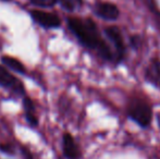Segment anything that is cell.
Listing matches in <instances>:
<instances>
[{
    "instance_id": "1",
    "label": "cell",
    "mask_w": 160,
    "mask_h": 159,
    "mask_svg": "<svg viewBox=\"0 0 160 159\" xmlns=\"http://www.w3.org/2000/svg\"><path fill=\"white\" fill-rule=\"evenodd\" d=\"M68 25L81 44L87 48L96 50L102 59L117 63L116 55L112 47H110L107 42L101 38L96 24L91 19L70 17L68 20Z\"/></svg>"
},
{
    "instance_id": "2",
    "label": "cell",
    "mask_w": 160,
    "mask_h": 159,
    "mask_svg": "<svg viewBox=\"0 0 160 159\" xmlns=\"http://www.w3.org/2000/svg\"><path fill=\"white\" fill-rule=\"evenodd\" d=\"M128 116L142 127H147L152 122V111L149 105L145 102L133 99L128 107Z\"/></svg>"
},
{
    "instance_id": "3",
    "label": "cell",
    "mask_w": 160,
    "mask_h": 159,
    "mask_svg": "<svg viewBox=\"0 0 160 159\" xmlns=\"http://www.w3.org/2000/svg\"><path fill=\"white\" fill-rule=\"evenodd\" d=\"M105 34L108 37L109 42L112 44V47H113L112 49L114 51L117 63H118V62H120L123 59L125 52L124 42H123L120 30L118 27H114V26H110V27H107L105 30Z\"/></svg>"
},
{
    "instance_id": "4",
    "label": "cell",
    "mask_w": 160,
    "mask_h": 159,
    "mask_svg": "<svg viewBox=\"0 0 160 159\" xmlns=\"http://www.w3.org/2000/svg\"><path fill=\"white\" fill-rule=\"evenodd\" d=\"M0 85L6 87V88H9L18 95H23L24 94V86L21 81L14 77L10 72H8L2 67H0Z\"/></svg>"
},
{
    "instance_id": "5",
    "label": "cell",
    "mask_w": 160,
    "mask_h": 159,
    "mask_svg": "<svg viewBox=\"0 0 160 159\" xmlns=\"http://www.w3.org/2000/svg\"><path fill=\"white\" fill-rule=\"evenodd\" d=\"M33 20L36 23L40 24L42 26L47 28H56L60 26V19L53 13L45 12V11H39V10H34L31 12Z\"/></svg>"
},
{
    "instance_id": "6",
    "label": "cell",
    "mask_w": 160,
    "mask_h": 159,
    "mask_svg": "<svg viewBox=\"0 0 160 159\" xmlns=\"http://www.w3.org/2000/svg\"><path fill=\"white\" fill-rule=\"evenodd\" d=\"M95 12L98 17H100L103 20L108 21H113L117 20L120 14L118 7L110 2H99L95 7Z\"/></svg>"
},
{
    "instance_id": "7",
    "label": "cell",
    "mask_w": 160,
    "mask_h": 159,
    "mask_svg": "<svg viewBox=\"0 0 160 159\" xmlns=\"http://www.w3.org/2000/svg\"><path fill=\"white\" fill-rule=\"evenodd\" d=\"M63 153L68 159H78L81 156L78 146L70 133H64L63 135Z\"/></svg>"
},
{
    "instance_id": "8",
    "label": "cell",
    "mask_w": 160,
    "mask_h": 159,
    "mask_svg": "<svg viewBox=\"0 0 160 159\" xmlns=\"http://www.w3.org/2000/svg\"><path fill=\"white\" fill-rule=\"evenodd\" d=\"M146 77L155 84H160V60H152L146 70Z\"/></svg>"
},
{
    "instance_id": "9",
    "label": "cell",
    "mask_w": 160,
    "mask_h": 159,
    "mask_svg": "<svg viewBox=\"0 0 160 159\" xmlns=\"http://www.w3.org/2000/svg\"><path fill=\"white\" fill-rule=\"evenodd\" d=\"M23 106H24V111H25V117H26L28 122L30 123L31 125H34V127L37 125L38 120H37V117L35 116V108H34L33 102L28 97L24 98Z\"/></svg>"
},
{
    "instance_id": "10",
    "label": "cell",
    "mask_w": 160,
    "mask_h": 159,
    "mask_svg": "<svg viewBox=\"0 0 160 159\" xmlns=\"http://www.w3.org/2000/svg\"><path fill=\"white\" fill-rule=\"evenodd\" d=\"M1 61L3 64H6L8 68L12 69L14 70L15 72H19V73H25V67L21 63L18 59L12 57H9V56H4V57L1 58Z\"/></svg>"
},
{
    "instance_id": "11",
    "label": "cell",
    "mask_w": 160,
    "mask_h": 159,
    "mask_svg": "<svg viewBox=\"0 0 160 159\" xmlns=\"http://www.w3.org/2000/svg\"><path fill=\"white\" fill-rule=\"evenodd\" d=\"M59 2L62 8L68 11L78 10L83 4V0H59Z\"/></svg>"
},
{
    "instance_id": "12",
    "label": "cell",
    "mask_w": 160,
    "mask_h": 159,
    "mask_svg": "<svg viewBox=\"0 0 160 159\" xmlns=\"http://www.w3.org/2000/svg\"><path fill=\"white\" fill-rule=\"evenodd\" d=\"M33 4L37 7H52L57 3V0H30Z\"/></svg>"
},
{
    "instance_id": "13",
    "label": "cell",
    "mask_w": 160,
    "mask_h": 159,
    "mask_svg": "<svg viewBox=\"0 0 160 159\" xmlns=\"http://www.w3.org/2000/svg\"><path fill=\"white\" fill-rule=\"evenodd\" d=\"M0 151L2 153H7V154H12V147L10 144H1L0 145Z\"/></svg>"
},
{
    "instance_id": "14",
    "label": "cell",
    "mask_w": 160,
    "mask_h": 159,
    "mask_svg": "<svg viewBox=\"0 0 160 159\" xmlns=\"http://www.w3.org/2000/svg\"><path fill=\"white\" fill-rule=\"evenodd\" d=\"M155 21H156V24L157 26L160 28V12H155Z\"/></svg>"
},
{
    "instance_id": "15",
    "label": "cell",
    "mask_w": 160,
    "mask_h": 159,
    "mask_svg": "<svg viewBox=\"0 0 160 159\" xmlns=\"http://www.w3.org/2000/svg\"><path fill=\"white\" fill-rule=\"evenodd\" d=\"M138 42H139V37L138 36L131 37V44H132V46H133V45H137Z\"/></svg>"
}]
</instances>
